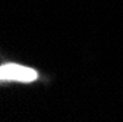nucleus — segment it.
<instances>
[{
	"label": "nucleus",
	"mask_w": 123,
	"mask_h": 122,
	"mask_svg": "<svg viewBox=\"0 0 123 122\" xmlns=\"http://www.w3.org/2000/svg\"><path fill=\"white\" fill-rule=\"evenodd\" d=\"M38 78V72L18 63H3L0 66V81H18V82H32Z\"/></svg>",
	"instance_id": "obj_1"
}]
</instances>
